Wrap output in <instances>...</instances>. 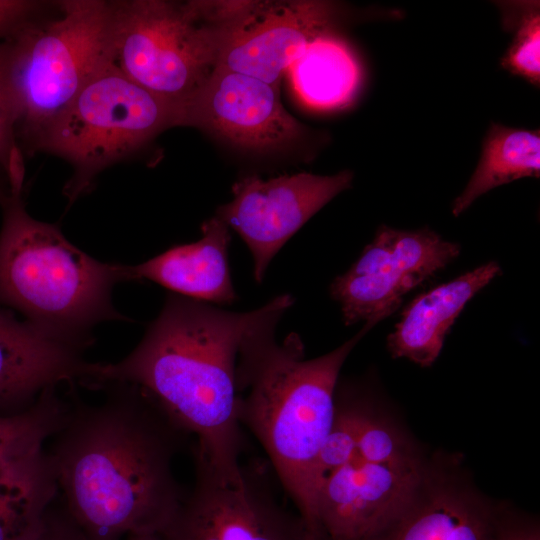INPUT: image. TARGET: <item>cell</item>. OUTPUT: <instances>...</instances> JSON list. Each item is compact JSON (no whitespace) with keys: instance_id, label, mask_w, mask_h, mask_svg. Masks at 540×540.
Here are the masks:
<instances>
[{"instance_id":"cb8c5ba5","label":"cell","mask_w":540,"mask_h":540,"mask_svg":"<svg viewBox=\"0 0 540 540\" xmlns=\"http://www.w3.org/2000/svg\"><path fill=\"white\" fill-rule=\"evenodd\" d=\"M354 459L376 464H406L423 459L406 434L371 405Z\"/></svg>"},{"instance_id":"8992f818","label":"cell","mask_w":540,"mask_h":540,"mask_svg":"<svg viewBox=\"0 0 540 540\" xmlns=\"http://www.w3.org/2000/svg\"><path fill=\"white\" fill-rule=\"evenodd\" d=\"M113 64L156 96L183 105L213 72L223 1H112Z\"/></svg>"},{"instance_id":"44dd1931","label":"cell","mask_w":540,"mask_h":540,"mask_svg":"<svg viewBox=\"0 0 540 540\" xmlns=\"http://www.w3.org/2000/svg\"><path fill=\"white\" fill-rule=\"evenodd\" d=\"M371 405V401L356 388L337 383L332 425L316 465L318 491L326 476L354 459Z\"/></svg>"},{"instance_id":"83f0119b","label":"cell","mask_w":540,"mask_h":540,"mask_svg":"<svg viewBox=\"0 0 540 540\" xmlns=\"http://www.w3.org/2000/svg\"><path fill=\"white\" fill-rule=\"evenodd\" d=\"M67 518V520H62L52 516L49 508L45 527L36 540H85L79 529L68 516Z\"/></svg>"},{"instance_id":"52a82bcc","label":"cell","mask_w":540,"mask_h":540,"mask_svg":"<svg viewBox=\"0 0 540 540\" xmlns=\"http://www.w3.org/2000/svg\"><path fill=\"white\" fill-rule=\"evenodd\" d=\"M181 122V105L154 95L111 64L46 128L34 152L43 150L71 164L64 193L72 202L99 172Z\"/></svg>"},{"instance_id":"4316f807","label":"cell","mask_w":540,"mask_h":540,"mask_svg":"<svg viewBox=\"0 0 540 540\" xmlns=\"http://www.w3.org/2000/svg\"><path fill=\"white\" fill-rule=\"evenodd\" d=\"M495 540H540L539 523L525 513L497 504Z\"/></svg>"},{"instance_id":"ac0fdd59","label":"cell","mask_w":540,"mask_h":540,"mask_svg":"<svg viewBox=\"0 0 540 540\" xmlns=\"http://www.w3.org/2000/svg\"><path fill=\"white\" fill-rule=\"evenodd\" d=\"M57 495L44 442L0 459V540H36Z\"/></svg>"},{"instance_id":"277c9868","label":"cell","mask_w":540,"mask_h":540,"mask_svg":"<svg viewBox=\"0 0 540 540\" xmlns=\"http://www.w3.org/2000/svg\"><path fill=\"white\" fill-rule=\"evenodd\" d=\"M0 306L15 309L46 336L78 350L92 328L125 320L111 301L122 264L100 262L70 243L57 225L32 218L21 190L1 203Z\"/></svg>"},{"instance_id":"7402d4cb","label":"cell","mask_w":540,"mask_h":540,"mask_svg":"<svg viewBox=\"0 0 540 540\" xmlns=\"http://www.w3.org/2000/svg\"><path fill=\"white\" fill-rule=\"evenodd\" d=\"M503 29L512 35L501 67L534 87L540 86L539 1H497Z\"/></svg>"},{"instance_id":"484cf974","label":"cell","mask_w":540,"mask_h":540,"mask_svg":"<svg viewBox=\"0 0 540 540\" xmlns=\"http://www.w3.org/2000/svg\"><path fill=\"white\" fill-rule=\"evenodd\" d=\"M56 2L0 0V42L52 11Z\"/></svg>"},{"instance_id":"30bf717a","label":"cell","mask_w":540,"mask_h":540,"mask_svg":"<svg viewBox=\"0 0 540 540\" xmlns=\"http://www.w3.org/2000/svg\"><path fill=\"white\" fill-rule=\"evenodd\" d=\"M354 173L309 172L263 179L250 174L232 185L233 198L219 206L216 216L247 245L253 276L261 283L274 256L321 208L351 188Z\"/></svg>"},{"instance_id":"6da1fadb","label":"cell","mask_w":540,"mask_h":540,"mask_svg":"<svg viewBox=\"0 0 540 540\" xmlns=\"http://www.w3.org/2000/svg\"><path fill=\"white\" fill-rule=\"evenodd\" d=\"M99 388V404L68 403L47 450L66 515L85 540L160 535L185 495L172 464L187 434L136 385Z\"/></svg>"},{"instance_id":"603a6c76","label":"cell","mask_w":540,"mask_h":540,"mask_svg":"<svg viewBox=\"0 0 540 540\" xmlns=\"http://www.w3.org/2000/svg\"><path fill=\"white\" fill-rule=\"evenodd\" d=\"M68 402L56 387L44 390L28 409L15 414L0 413V459L33 444L46 442L61 426Z\"/></svg>"},{"instance_id":"7a4b0ae2","label":"cell","mask_w":540,"mask_h":540,"mask_svg":"<svg viewBox=\"0 0 540 540\" xmlns=\"http://www.w3.org/2000/svg\"><path fill=\"white\" fill-rule=\"evenodd\" d=\"M268 302L235 312L178 294L163 308L134 350L117 363H96L93 388L106 382L139 387L187 435L218 473L238 479L243 448L237 414L236 363L245 334Z\"/></svg>"},{"instance_id":"3957f363","label":"cell","mask_w":540,"mask_h":540,"mask_svg":"<svg viewBox=\"0 0 540 540\" xmlns=\"http://www.w3.org/2000/svg\"><path fill=\"white\" fill-rule=\"evenodd\" d=\"M295 299L268 301L265 315L245 334L236 363L237 414L241 426L265 450L282 487L303 520L306 540H319L316 465L334 417L340 370L359 341L378 322H365L336 349L306 359L303 341L276 328Z\"/></svg>"},{"instance_id":"9c48e42d","label":"cell","mask_w":540,"mask_h":540,"mask_svg":"<svg viewBox=\"0 0 540 540\" xmlns=\"http://www.w3.org/2000/svg\"><path fill=\"white\" fill-rule=\"evenodd\" d=\"M460 250L458 243L428 228L399 230L381 225L360 257L330 284L344 324L390 316L408 292L444 269Z\"/></svg>"},{"instance_id":"f546056e","label":"cell","mask_w":540,"mask_h":540,"mask_svg":"<svg viewBox=\"0 0 540 540\" xmlns=\"http://www.w3.org/2000/svg\"><path fill=\"white\" fill-rule=\"evenodd\" d=\"M11 193V191H6L5 189H2L1 183H0V203L3 202V200Z\"/></svg>"},{"instance_id":"ffe728a7","label":"cell","mask_w":540,"mask_h":540,"mask_svg":"<svg viewBox=\"0 0 540 540\" xmlns=\"http://www.w3.org/2000/svg\"><path fill=\"white\" fill-rule=\"evenodd\" d=\"M540 176V131L491 122L482 142L478 164L463 191L452 203L457 217L488 191L524 177Z\"/></svg>"},{"instance_id":"f1b7e54d","label":"cell","mask_w":540,"mask_h":540,"mask_svg":"<svg viewBox=\"0 0 540 540\" xmlns=\"http://www.w3.org/2000/svg\"><path fill=\"white\" fill-rule=\"evenodd\" d=\"M124 540H162L158 534H132L125 537Z\"/></svg>"},{"instance_id":"7c38bea8","label":"cell","mask_w":540,"mask_h":540,"mask_svg":"<svg viewBox=\"0 0 540 540\" xmlns=\"http://www.w3.org/2000/svg\"><path fill=\"white\" fill-rule=\"evenodd\" d=\"M181 126L254 151L286 147L305 132L285 109L279 87L218 67L183 105Z\"/></svg>"},{"instance_id":"5b68a950","label":"cell","mask_w":540,"mask_h":540,"mask_svg":"<svg viewBox=\"0 0 540 540\" xmlns=\"http://www.w3.org/2000/svg\"><path fill=\"white\" fill-rule=\"evenodd\" d=\"M21 152L114 61L112 1L63 0L1 42Z\"/></svg>"},{"instance_id":"d6986e66","label":"cell","mask_w":540,"mask_h":540,"mask_svg":"<svg viewBox=\"0 0 540 540\" xmlns=\"http://www.w3.org/2000/svg\"><path fill=\"white\" fill-rule=\"evenodd\" d=\"M286 73L296 97L317 110L335 109L350 102L361 76L353 53L332 32L312 40Z\"/></svg>"},{"instance_id":"4fadbf2b","label":"cell","mask_w":540,"mask_h":540,"mask_svg":"<svg viewBox=\"0 0 540 540\" xmlns=\"http://www.w3.org/2000/svg\"><path fill=\"white\" fill-rule=\"evenodd\" d=\"M426 461L376 464L353 459L331 472L317 496L319 540H371L411 501Z\"/></svg>"},{"instance_id":"5bb4252c","label":"cell","mask_w":540,"mask_h":540,"mask_svg":"<svg viewBox=\"0 0 540 540\" xmlns=\"http://www.w3.org/2000/svg\"><path fill=\"white\" fill-rule=\"evenodd\" d=\"M496 504L456 460L426 462L404 511L371 540H495Z\"/></svg>"},{"instance_id":"d4e9b609","label":"cell","mask_w":540,"mask_h":540,"mask_svg":"<svg viewBox=\"0 0 540 540\" xmlns=\"http://www.w3.org/2000/svg\"><path fill=\"white\" fill-rule=\"evenodd\" d=\"M0 168L11 189H21L23 182V155L15 134V115L3 68L0 42Z\"/></svg>"},{"instance_id":"8fae6325","label":"cell","mask_w":540,"mask_h":540,"mask_svg":"<svg viewBox=\"0 0 540 540\" xmlns=\"http://www.w3.org/2000/svg\"><path fill=\"white\" fill-rule=\"evenodd\" d=\"M340 12L328 1H237L223 25L215 67L279 87L307 45L332 32Z\"/></svg>"},{"instance_id":"e0dca14e","label":"cell","mask_w":540,"mask_h":540,"mask_svg":"<svg viewBox=\"0 0 540 540\" xmlns=\"http://www.w3.org/2000/svg\"><path fill=\"white\" fill-rule=\"evenodd\" d=\"M499 274L500 265L490 261L415 297L387 337L391 356L431 366L466 304Z\"/></svg>"},{"instance_id":"2e32d148","label":"cell","mask_w":540,"mask_h":540,"mask_svg":"<svg viewBox=\"0 0 540 540\" xmlns=\"http://www.w3.org/2000/svg\"><path fill=\"white\" fill-rule=\"evenodd\" d=\"M199 240L173 246L138 265H122L124 281L148 280L174 294L221 306L237 299L228 263L229 227L216 215Z\"/></svg>"},{"instance_id":"9a60e30c","label":"cell","mask_w":540,"mask_h":540,"mask_svg":"<svg viewBox=\"0 0 540 540\" xmlns=\"http://www.w3.org/2000/svg\"><path fill=\"white\" fill-rule=\"evenodd\" d=\"M82 352L0 306V413L22 412L62 382L89 387L96 363L85 361Z\"/></svg>"},{"instance_id":"ba28073f","label":"cell","mask_w":540,"mask_h":540,"mask_svg":"<svg viewBox=\"0 0 540 540\" xmlns=\"http://www.w3.org/2000/svg\"><path fill=\"white\" fill-rule=\"evenodd\" d=\"M195 478L162 540H306L296 512L279 503L261 464L232 480L193 450Z\"/></svg>"}]
</instances>
